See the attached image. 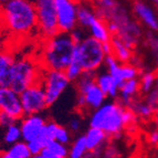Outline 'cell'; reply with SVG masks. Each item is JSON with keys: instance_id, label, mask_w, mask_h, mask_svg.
I'll list each match as a JSON object with an SVG mask.
<instances>
[{"instance_id": "1", "label": "cell", "mask_w": 158, "mask_h": 158, "mask_svg": "<svg viewBox=\"0 0 158 158\" xmlns=\"http://www.w3.org/2000/svg\"><path fill=\"white\" fill-rule=\"evenodd\" d=\"M0 26L19 38L38 31L33 0H8L0 5Z\"/></svg>"}, {"instance_id": "2", "label": "cell", "mask_w": 158, "mask_h": 158, "mask_svg": "<svg viewBox=\"0 0 158 158\" xmlns=\"http://www.w3.org/2000/svg\"><path fill=\"white\" fill-rule=\"evenodd\" d=\"M75 44L70 32L59 31L52 37L47 38L43 41L40 64L47 70L64 71L73 60Z\"/></svg>"}, {"instance_id": "3", "label": "cell", "mask_w": 158, "mask_h": 158, "mask_svg": "<svg viewBox=\"0 0 158 158\" xmlns=\"http://www.w3.org/2000/svg\"><path fill=\"white\" fill-rule=\"evenodd\" d=\"M125 110L126 108L121 103H103L100 107L91 112L89 124L104 131L108 137H115L126 127L124 119Z\"/></svg>"}, {"instance_id": "4", "label": "cell", "mask_w": 158, "mask_h": 158, "mask_svg": "<svg viewBox=\"0 0 158 158\" xmlns=\"http://www.w3.org/2000/svg\"><path fill=\"white\" fill-rule=\"evenodd\" d=\"M74 84L77 92V108L79 111L92 112L105 103L107 96L96 84L94 72L84 71Z\"/></svg>"}, {"instance_id": "5", "label": "cell", "mask_w": 158, "mask_h": 158, "mask_svg": "<svg viewBox=\"0 0 158 158\" xmlns=\"http://www.w3.org/2000/svg\"><path fill=\"white\" fill-rule=\"evenodd\" d=\"M105 58L106 53L103 49V43L91 35H87L75 44L73 59L79 61L83 71L96 73L104 65Z\"/></svg>"}, {"instance_id": "6", "label": "cell", "mask_w": 158, "mask_h": 158, "mask_svg": "<svg viewBox=\"0 0 158 158\" xmlns=\"http://www.w3.org/2000/svg\"><path fill=\"white\" fill-rule=\"evenodd\" d=\"M42 72L43 68L39 60H34L30 56L15 59L10 86L17 92H22L28 86L40 82Z\"/></svg>"}, {"instance_id": "7", "label": "cell", "mask_w": 158, "mask_h": 158, "mask_svg": "<svg viewBox=\"0 0 158 158\" xmlns=\"http://www.w3.org/2000/svg\"><path fill=\"white\" fill-rule=\"evenodd\" d=\"M37 13L38 32L41 38L47 39L58 33V16L56 0H33Z\"/></svg>"}, {"instance_id": "8", "label": "cell", "mask_w": 158, "mask_h": 158, "mask_svg": "<svg viewBox=\"0 0 158 158\" xmlns=\"http://www.w3.org/2000/svg\"><path fill=\"white\" fill-rule=\"evenodd\" d=\"M41 84L44 89L45 96H47L48 105H53L60 96L65 92V90L71 84L68 75L64 71L61 70H47L43 69L41 75Z\"/></svg>"}, {"instance_id": "9", "label": "cell", "mask_w": 158, "mask_h": 158, "mask_svg": "<svg viewBox=\"0 0 158 158\" xmlns=\"http://www.w3.org/2000/svg\"><path fill=\"white\" fill-rule=\"evenodd\" d=\"M20 98L24 115L41 114L49 107L44 89L41 82L34 83L20 92Z\"/></svg>"}, {"instance_id": "10", "label": "cell", "mask_w": 158, "mask_h": 158, "mask_svg": "<svg viewBox=\"0 0 158 158\" xmlns=\"http://www.w3.org/2000/svg\"><path fill=\"white\" fill-rule=\"evenodd\" d=\"M59 30L71 32L77 27V0H56Z\"/></svg>"}, {"instance_id": "11", "label": "cell", "mask_w": 158, "mask_h": 158, "mask_svg": "<svg viewBox=\"0 0 158 158\" xmlns=\"http://www.w3.org/2000/svg\"><path fill=\"white\" fill-rule=\"evenodd\" d=\"M0 112L8 114L16 121H20L23 117L20 93L11 86H0Z\"/></svg>"}, {"instance_id": "12", "label": "cell", "mask_w": 158, "mask_h": 158, "mask_svg": "<svg viewBox=\"0 0 158 158\" xmlns=\"http://www.w3.org/2000/svg\"><path fill=\"white\" fill-rule=\"evenodd\" d=\"M45 123L47 119L40 114L23 115V117L19 121L22 139L24 142H30L32 139L39 138L43 132Z\"/></svg>"}, {"instance_id": "13", "label": "cell", "mask_w": 158, "mask_h": 158, "mask_svg": "<svg viewBox=\"0 0 158 158\" xmlns=\"http://www.w3.org/2000/svg\"><path fill=\"white\" fill-rule=\"evenodd\" d=\"M86 140L89 156L87 157H100L101 153H103L104 147L107 144L108 135L104 131L98 127L90 126L84 134Z\"/></svg>"}, {"instance_id": "14", "label": "cell", "mask_w": 158, "mask_h": 158, "mask_svg": "<svg viewBox=\"0 0 158 158\" xmlns=\"http://www.w3.org/2000/svg\"><path fill=\"white\" fill-rule=\"evenodd\" d=\"M95 82L100 86L101 90L105 93L107 98H116L118 96L121 85L117 83V81L114 79V77L107 70L106 71L105 70L104 71H100L98 70L95 73Z\"/></svg>"}, {"instance_id": "15", "label": "cell", "mask_w": 158, "mask_h": 158, "mask_svg": "<svg viewBox=\"0 0 158 158\" xmlns=\"http://www.w3.org/2000/svg\"><path fill=\"white\" fill-rule=\"evenodd\" d=\"M98 18L94 2L91 0H77V26L87 30L90 24Z\"/></svg>"}, {"instance_id": "16", "label": "cell", "mask_w": 158, "mask_h": 158, "mask_svg": "<svg viewBox=\"0 0 158 158\" xmlns=\"http://www.w3.org/2000/svg\"><path fill=\"white\" fill-rule=\"evenodd\" d=\"M15 56L9 50L0 53V86H10Z\"/></svg>"}, {"instance_id": "17", "label": "cell", "mask_w": 158, "mask_h": 158, "mask_svg": "<svg viewBox=\"0 0 158 158\" xmlns=\"http://www.w3.org/2000/svg\"><path fill=\"white\" fill-rule=\"evenodd\" d=\"M87 33H89V35L98 40L102 43L111 41L112 37H113V34L111 33V31L108 29L107 22L103 19L98 18V17L87 28Z\"/></svg>"}, {"instance_id": "18", "label": "cell", "mask_w": 158, "mask_h": 158, "mask_svg": "<svg viewBox=\"0 0 158 158\" xmlns=\"http://www.w3.org/2000/svg\"><path fill=\"white\" fill-rule=\"evenodd\" d=\"M69 157V145L53 139L43 147L39 158H66Z\"/></svg>"}, {"instance_id": "19", "label": "cell", "mask_w": 158, "mask_h": 158, "mask_svg": "<svg viewBox=\"0 0 158 158\" xmlns=\"http://www.w3.org/2000/svg\"><path fill=\"white\" fill-rule=\"evenodd\" d=\"M1 158H31L32 155L30 153L29 147L27 142L23 139L19 140V142L11 144L7 146L5 149H2L0 154Z\"/></svg>"}, {"instance_id": "20", "label": "cell", "mask_w": 158, "mask_h": 158, "mask_svg": "<svg viewBox=\"0 0 158 158\" xmlns=\"http://www.w3.org/2000/svg\"><path fill=\"white\" fill-rule=\"evenodd\" d=\"M111 44H112V54L118 60V62H121V63H127L131 60V56H132L131 48L127 47L123 42V40L119 39L116 35H113L111 39Z\"/></svg>"}, {"instance_id": "21", "label": "cell", "mask_w": 158, "mask_h": 158, "mask_svg": "<svg viewBox=\"0 0 158 158\" xmlns=\"http://www.w3.org/2000/svg\"><path fill=\"white\" fill-rule=\"evenodd\" d=\"M134 11L137 16L139 17L143 20L144 23H146L150 29L158 30V21L156 19L155 15L149 7L145 5V3L140 2V1H136L134 5Z\"/></svg>"}, {"instance_id": "22", "label": "cell", "mask_w": 158, "mask_h": 158, "mask_svg": "<svg viewBox=\"0 0 158 158\" xmlns=\"http://www.w3.org/2000/svg\"><path fill=\"white\" fill-rule=\"evenodd\" d=\"M140 84L139 82L137 81L136 77L135 79L127 80L123 83V85L119 89V98H121V102L123 105L129 106L132 104V98L135 94L137 93L138 89H139Z\"/></svg>"}, {"instance_id": "23", "label": "cell", "mask_w": 158, "mask_h": 158, "mask_svg": "<svg viewBox=\"0 0 158 158\" xmlns=\"http://www.w3.org/2000/svg\"><path fill=\"white\" fill-rule=\"evenodd\" d=\"M21 139H22V135H21V128H20L19 121L13 122L11 124L3 127L2 143L6 147L11 145V144H15V143L19 142V140Z\"/></svg>"}, {"instance_id": "24", "label": "cell", "mask_w": 158, "mask_h": 158, "mask_svg": "<svg viewBox=\"0 0 158 158\" xmlns=\"http://www.w3.org/2000/svg\"><path fill=\"white\" fill-rule=\"evenodd\" d=\"M89 156L86 140L84 135H80L74 140H72L69 147V157L71 158H83Z\"/></svg>"}, {"instance_id": "25", "label": "cell", "mask_w": 158, "mask_h": 158, "mask_svg": "<svg viewBox=\"0 0 158 158\" xmlns=\"http://www.w3.org/2000/svg\"><path fill=\"white\" fill-rule=\"evenodd\" d=\"M59 126H60V125H59L58 123H56L54 121H50V119L47 121L42 134L39 137L40 139L42 140L43 144H44V146L47 145L48 143H50L51 140L56 139V131H58Z\"/></svg>"}, {"instance_id": "26", "label": "cell", "mask_w": 158, "mask_h": 158, "mask_svg": "<svg viewBox=\"0 0 158 158\" xmlns=\"http://www.w3.org/2000/svg\"><path fill=\"white\" fill-rule=\"evenodd\" d=\"M64 72H65V74L68 75L69 80L71 81V83H74V82L77 81V80L81 77V74L84 71H83L82 65L79 63V61H77L75 59H73V60L71 61V63L66 66V69L64 70Z\"/></svg>"}, {"instance_id": "27", "label": "cell", "mask_w": 158, "mask_h": 158, "mask_svg": "<svg viewBox=\"0 0 158 158\" xmlns=\"http://www.w3.org/2000/svg\"><path fill=\"white\" fill-rule=\"evenodd\" d=\"M56 140L65 144V145H70L72 142V133L70 132V129L65 128L64 126H59L58 131L56 134Z\"/></svg>"}, {"instance_id": "28", "label": "cell", "mask_w": 158, "mask_h": 158, "mask_svg": "<svg viewBox=\"0 0 158 158\" xmlns=\"http://www.w3.org/2000/svg\"><path fill=\"white\" fill-rule=\"evenodd\" d=\"M137 70L135 66L131 65L128 63H122L121 64V77L124 81L131 79H135L137 77Z\"/></svg>"}, {"instance_id": "29", "label": "cell", "mask_w": 158, "mask_h": 158, "mask_svg": "<svg viewBox=\"0 0 158 158\" xmlns=\"http://www.w3.org/2000/svg\"><path fill=\"white\" fill-rule=\"evenodd\" d=\"M27 144H28V147H29L32 157H39L41 150L44 147V144L40 138H35V139H32L30 142H27Z\"/></svg>"}, {"instance_id": "30", "label": "cell", "mask_w": 158, "mask_h": 158, "mask_svg": "<svg viewBox=\"0 0 158 158\" xmlns=\"http://www.w3.org/2000/svg\"><path fill=\"white\" fill-rule=\"evenodd\" d=\"M70 34H71L72 39L74 40V42H75V43L81 42L82 40L85 39V38L89 35V33H87V30L83 29V28H81V27H79V26H77V28H74V29L70 32Z\"/></svg>"}, {"instance_id": "31", "label": "cell", "mask_w": 158, "mask_h": 158, "mask_svg": "<svg viewBox=\"0 0 158 158\" xmlns=\"http://www.w3.org/2000/svg\"><path fill=\"white\" fill-rule=\"evenodd\" d=\"M68 128L70 129V132L72 133V134H77V133L81 131L82 128V121L80 117H77V116H74V117H72L70 121H69L68 123Z\"/></svg>"}, {"instance_id": "32", "label": "cell", "mask_w": 158, "mask_h": 158, "mask_svg": "<svg viewBox=\"0 0 158 158\" xmlns=\"http://www.w3.org/2000/svg\"><path fill=\"white\" fill-rule=\"evenodd\" d=\"M154 83V75L152 73L144 74L142 77V81H140V87L144 92H147L150 90V87Z\"/></svg>"}, {"instance_id": "33", "label": "cell", "mask_w": 158, "mask_h": 158, "mask_svg": "<svg viewBox=\"0 0 158 158\" xmlns=\"http://www.w3.org/2000/svg\"><path fill=\"white\" fill-rule=\"evenodd\" d=\"M13 122H16V119H13L8 114L3 113V112H0V127H1V128L6 127L7 125L11 124Z\"/></svg>"}, {"instance_id": "34", "label": "cell", "mask_w": 158, "mask_h": 158, "mask_svg": "<svg viewBox=\"0 0 158 158\" xmlns=\"http://www.w3.org/2000/svg\"><path fill=\"white\" fill-rule=\"evenodd\" d=\"M137 112L142 116H144V117H147V116H149L150 114H152V108H150L149 105H144V104H142V105L137 106Z\"/></svg>"}, {"instance_id": "35", "label": "cell", "mask_w": 158, "mask_h": 158, "mask_svg": "<svg viewBox=\"0 0 158 158\" xmlns=\"http://www.w3.org/2000/svg\"><path fill=\"white\" fill-rule=\"evenodd\" d=\"M6 30L3 29L2 27L0 26V53L3 52L6 49V43H7V38H6V34H5Z\"/></svg>"}, {"instance_id": "36", "label": "cell", "mask_w": 158, "mask_h": 158, "mask_svg": "<svg viewBox=\"0 0 158 158\" xmlns=\"http://www.w3.org/2000/svg\"><path fill=\"white\" fill-rule=\"evenodd\" d=\"M103 49H104V51H105L106 56H108V54H112V44H111V41L103 43Z\"/></svg>"}, {"instance_id": "37", "label": "cell", "mask_w": 158, "mask_h": 158, "mask_svg": "<svg viewBox=\"0 0 158 158\" xmlns=\"http://www.w3.org/2000/svg\"><path fill=\"white\" fill-rule=\"evenodd\" d=\"M150 142L153 143V144H156V143H158V133L157 132L153 133V134L150 135Z\"/></svg>"}, {"instance_id": "38", "label": "cell", "mask_w": 158, "mask_h": 158, "mask_svg": "<svg viewBox=\"0 0 158 158\" xmlns=\"http://www.w3.org/2000/svg\"><path fill=\"white\" fill-rule=\"evenodd\" d=\"M8 0H0V5H2V3H5V2H7Z\"/></svg>"}, {"instance_id": "39", "label": "cell", "mask_w": 158, "mask_h": 158, "mask_svg": "<svg viewBox=\"0 0 158 158\" xmlns=\"http://www.w3.org/2000/svg\"><path fill=\"white\" fill-rule=\"evenodd\" d=\"M1 152H2V149H1V147H0V154H1Z\"/></svg>"}, {"instance_id": "40", "label": "cell", "mask_w": 158, "mask_h": 158, "mask_svg": "<svg viewBox=\"0 0 158 158\" xmlns=\"http://www.w3.org/2000/svg\"><path fill=\"white\" fill-rule=\"evenodd\" d=\"M91 1H94V0H91Z\"/></svg>"}, {"instance_id": "41", "label": "cell", "mask_w": 158, "mask_h": 158, "mask_svg": "<svg viewBox=\"0 0 158 158\" xmlns=\"http://www.w3.org/2000/svg\"><path fill=\"white\" fill-rule=\"evenodd\" d=\"M157 1H158V0H157Z\"/></svg>"}]
</instances>
